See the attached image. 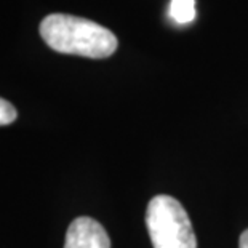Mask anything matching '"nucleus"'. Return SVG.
Masks as SVG:
<instances>
[{"label": "nucleus", "mask_w": 248, "mask_h": 248, "mask_svg": "<svg viewBox=\"0 0 248 248\" xmlns=\"http://www.w3.org/2000/svg\"><path fill=\"white\" fill-rule=\"evenodd\" d=\"M40 35L58 53L101 60L117 50V37L93 21L53 13L40 23Z\"/></svg>", "instance_id": "obj_1"}, {"label": "nucleus", "mask_w": 248, "mask_h": 248, "mask_svg": "<svg viewBox=\"0 0 248 248\" xmlns=\"http://www.w3.org/2000/svg\"><path fill=\"white\" fill-rule=\"evenodd\" d=\"M146 226L154 248H197L191 218L175 197H152L147 205Z\"/></svg>", "instance_id": "obj_2"}, {"label": "nucleus", "mask_w": 248, "mask_h": 248, "mask_svg": "<svg viewBox=\"0 0 248 248\" xmlns=\"http://www.w3.org/2000/svg\"><path fill=\"white\" fill-rule=\"evenodd\" d=\"M64 248H110V239L96 219L80 216L67 229Z\"/></svg>", "instance_id": "obj_3"}, {"label": "nucleus", "mask_w": 248, "mask_h": 248, "mask_svg": "<svg viewBox=\"0 0 248 248\" xmlns=\"http://www.w3.org/2000/svg\"><path fill=\"white\" fill-rule=\"evenodd\" d=\"M170 16L178 24H187L195 19V0H171Z\"/></svg>", "instance_id": "obj_4"}, {"label": "nucleus", "mask_w": 248, "mask_h": 248, "mask_svg": "<svg viewBox=\"0 0 248 248\" xmlns=\"http://www.w3.org/2000/svg\"><path fill=\"white\" fill-rule=\"evenodd\" d=\"M18 117V110L15 109L12 103H8L7 99L0 98V126L13 124Z\"/></svg>", "instance_id": "obj_5"}, {"label": "nucleus", "mask_w": 248, "mask_h": 248, "mask_svg": "<svg viewBox=\"0 0 248 248\" xmlns=\"http://www.w3.org/2000/svg\"><path fill=\"white\" fill-rule=\"evenodd\" d=\"M239 248H248V229L242 232L240 240H239Z\"/></svg>", "instance_id": "obj_6"}]
</instances>
